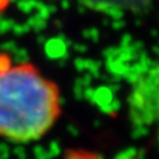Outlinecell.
<instances>
[{
    "label": "cell",
    "mask_w": 159,
    "mask_h": 159,
    "mask_svg": "<svg viewBox=\"0 0 159 159\" xmlns=\"http://www.w3.org/2000/svg\"><path fill=\"white\" fill-rule=\"evenodd\" d=\"M61 114L60 89L31 62L0 53V137L16 143L41 139Z\"/></svg>",
    "instance_id": "obj_1"
}]
</instances>
